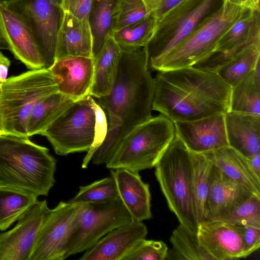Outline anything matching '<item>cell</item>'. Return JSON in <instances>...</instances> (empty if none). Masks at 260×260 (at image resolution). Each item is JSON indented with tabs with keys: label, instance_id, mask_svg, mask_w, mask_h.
I'll use <instances>...</instances> for the list:
<instances>
[{
	"label": "cell",
	"instance_id": "obj_1",
	"mask_svg": "<svg viewBox=\"0 0 260 260\" xmlns=\"http://www.w3.org/2000/svg\"><path fill=\"white\" fill-rule=\"evenodd\" d=\"M121 49L111 91L96 99L108 116L106 137L91 159L96 165L106 164L123 138L152 117L155 80L145 47Z\"/></svg>",
	"mask_w": 260,
	"mask_h": 260
},
{
	"label": "cell",
	"instance_id": "obj_2",
	"mask_svg": "<svg viewBox=\"0 0 260 260\" xmlns=\"http://www.w3.org/2000/svg\"><path fill=\"white\" fill-rule=\"evenodd\" d=\"M154 80L152 110L173 122L229 111L231 87L215 73L190 67L158 71Z\"/></svg>",
	"mask_w": 260,
	"mask_h": 260
},
{
	"label": "cell",
	"instance_id": "obj_3",
	"mask_svg": "<svg viewBox=\"0 0 260 260\" xmlns=\"http://www.w3.org/2000/svg\"><path fill=\"white\" fill-rule=\"evenodd\" d=\"M56 160L28 137L0 136V186L47 196L55 180Z\"/></svg>",
	"mask_w": 260,
	"mask_h": 260
},
{
	"label": "cell",
	"instance_id": "obj_4",
	"mask_svg": "<svg viewBox=\"0 0 260 260\" xmlns=\"http://www.w3.org/2000/svg\"><path fill=\"white\" fill-rule=\"evenodd\" d=\"M107 127L104 111L88 95L74 102L40 135L46 137L57 155L87 152L82 164L84 169L104 141Z\"/></svg>",
	"mask_w": 260,
	"mask_h": 260
},
{
	"label": "cell",
	"instance_id": "obj_5",
	"mask_svg": "<svg viewBox=\"0 0 260 260\" xmlns=\"http://www.w3.org/2000/svg\"><path fill=\"white\" fill-rule=\"evenodd\" d=\"M59 82V78L44 68L7 78L0 95V115L6 134L28 137L26 125L32 108L58 91Z\"/></svg>",
	"mask_w": 260,
	"mask_h": 260
},
{
	"label": "cell",
	"instance_id": "obj_6",
	"mask_svg": "<svg viewBox=\"0 0 260 260\" xmlns=\"http://www.w3.org/2000/svg\"><path fill=\"white\" fill-rule=\"evenodd\" d=\"M154 167L156 179L170 210L180 223L197 233L190 151L175 135Z\"/></svg>",
	"mask_w": 260,
	"mask_h": 260
},
{
	"label": "cell",
	"instance_id": "obj_7",
	"mask_svg": "<svg viewBox=\"0 0 260 260\" xmlns=\"http://www.w3.org/2000/svg\"><path fill=\"white\" fill-rule=\"evenodd\" d=\"M175 137L174 122L160 114L135 127L121 141L106 163L110 169L135 172L151 169Z\"/></svg>",
	"mask_w": 260,
	"mask_h": 260
},
{
	"label": "cell",
	"instance_id": "obj_8",
	"mask_svg": "<svg viewBox=\"0 0 260 260\" xmlns=\"http://www.w3.org/2000/svg\"><path fill=\"white\" fill-rule=\"evenodd\" d=\"M223 0H182L157 21L154 34L145 47L149 69L158 71L166 56Z\"/></svg>",
	"mask_w": 260,
	"mask_h": 260
},
{
	"label": "cell",
	"instance_id": "obj_9",
	"mask_svg": "<svg viewBox=\"0 0 260 260\" xmlns=\"http://www.w3.org/2000/svg\"><path fill=\"white\" fill-rule=\"evenodd\" d=\"M245 9L223 3L202 20L166 56L158 71L192 67L209 55L218 40Z\"/></svg>",
	"mask_w": 260,
	"mask_h": 260
},
{
	"label": "cell",
	"instance_id": "obj_10",
	"mask_svg": "<svg viewBox=\"0 0 260 260\" xmlns=\"http://www.w3.org/2000/svg\"><path fill=\"white\" fill-rule=\"evenodd\" d=\"M133 220L120 198L98 203H83L66 247L65 259L85 251L113 230Z\"/></svg>",
	"mask_w": 260,
	"mask_h": 260
},
{
	"label": "cell",
	"instance_id": "obj_11",
	"mask_svg": "<svg viewBox=\"0 0 260 260\" xmlns=\"http://www.w3.org/2000/svg\"><path fill=\"white\" fill-rule=\"evenodd\" d=\"M30 29L45 60L44 69L54 63L62 10L50 0H17L7 6Z\"/></svg>",
	"mask_w": 260,
	"mask_h": 260
},
{
	"label": "cell",
	"instance_id": "obj_12",
	"mask_svg": "<svg viewBox=\"0 0 260 260\" xmlns=\"http://www.w3.org/2000/svg\"><path fill=\"white\" fill-rule=\"evenodd\" d=\"M82 204L60 202L46 215L29 260L65 259L66 247Z\"/></svg>",
	"mask_w": 260,
	"mask_h": 260
},
{
	"label": "cell",
	"instance_id": "obj_13",
	"mask_svg": "<svg viewBox=\"0 0 260 260\" xmlns=\"http://www.w3.org/2000/svg\"><path fill=\"white\" fill-rule=\"evenodd\" d=\"M260 44V11L245 9L218 40L212 52L192 67L216 73L241 51Z\"/></svg>",
	"mask_w": 260,
	"mask_h": 260
},
{
	"label": "cell",
	"instance_id": "obj_14",
	"mask_svg": "<svg viewBox=\"0 0 260 260\" xmlns=\"http://www.w3.org/2000/svg\"><path fill=\"white\" fill-rule=\"evenodd\" d=\"M50 209L46 200L38 201L11 230L0 233V260H29L38 234Z\"/></svg>",
	"mask_w": 260,
	"mask_h": 260
},
{
	"label": "cell",
	"instance_id": "obj_15",
	"mask_svg": "<svg viewBox=\"0 0 260 260\" xmlns=\"http://www.w3.org/2000/svg\"><path fill=\"white\" fill-rule=\"evenodd\" d=\"M173 122L175 135L190 151L203 154L229 146L224 114Z\"/></svg>",
	"mask_w": 260,
	"mask_h": 260
},
{
	"label": "cell",
	"instance_id": "obj_16",
	"mask_svg": "<svg viewBox=\"0 0 260 260\" xmlns=\"http://www.w3.org/2000/svg\"><path fill=\"white\" fill-rule=\"evenodd\" d=\"M0 29L9 50L30 70L45 68V60L28 26L16 13L0 7Z\"/></svg>",
	"mask_w": 260,
	"mask_h": 260
},
{
	"label": "cell",
	"instance_id": "obj_17",
	"mask_svg": "<svg viewBox=\"0 0 260 260\" xmlns=\"http://www.w3.org/2000/svg\"><path fill=\"white\" fill-rule=\"evenodd\" d=\"M146 225L133 219L109 232L87 249L80 260H124L146 238Z\"/></svg>",
	"mask_w": 260,
	"mask_h": 260
},
{
	"label": "cell",
	"instance_id": "obj_18",
	"mask_svg": "<svg viewBox=\"0 0 260 260\" xmlns=\"http://www.w3.org/2000/svg\"><path fill=\"white\" fill-rule=\"evenodd\" d=\"M253 194L245 186L229 177L213 164L204 221L217 220Z\"/></svg>",
	"mask_w": 260,
	"mask_h": 260
},
{
	"label": "cell",
	"instance_id": "obj_19",
	"mask_svg": "<svg viewBox=\"0 0 260 260\" xmlns=\"http://www.w3.org/2000/svg\"><path fill=\"white\" fill-rule=\"evenodd\" d=\"M48 69L60 79L58 92L74 101L89 95L94 73L92 57H63L56 60Z\"/></svg>",
	"mask_w": 260,
	"mask_h": 260
},
{
	"label": "cell",
	"instance_id": "obj_20",
	"mask_svg": "<svg viewBox=\"0 0 260 260\" xmlns=\"http://www.w3.org/2000/svg\"><path fill=\"white\" fill-rule=\"evenodd\" d=\"M197 235L214 260L245 258L242 238L231 224L218 220L203 221L198 224Z\"/></svg>",
	"mask_w": 260,
	"mask_h": 260
},
{
	"label": "cell",
	"instance_id": "obj_21",
	"mask_svg": "<svg viewBox=\"0 0 260 260\" xmlns=\"http://www.w3.org/2000/svg\"><path fill=\"white\" fill-rule=\"evenodd\" d=\"M119 197L133 219L142 221L152 217L149 186L139 172L125 169H111Z\"/></svg>",
	"mask_w": 260,
	"mask_h": 260
},
{
	"label": "cell",
	"instance_id": "obj_22",
	"mask_svg": "<svg viewBox=\"0 0 260 260\" xmlns=\"http://www.w3.org/2000/svg\"><path fill=\"white\" fill-rule=\"evenodd\" d=\"M224 119L229 146L246 157L260 153V115L229 111Z\"/></svg>",
	"mask_w": 260,
	"mask_h": 260
},
{
	"label": "cell",
	"instance_id": "obj_23",
	"mask_svg": "<svg viewBox=\"0 0 260 260\" xmlns=\"http://www.w3.org/2000/svg\"><path fill=\"white\" fill-rule=\"evenodd\" d=\"M92 38L88 20L62 11L57 36L55 60L65 56L92 57Z\"/></svg>",
	"mask_w": 260,
	"mask_h": 260
},
{
	"label": "cell",
	"instance_id": "obj_24",
	"mask_svg": "<svg viewBox=\"0 0 260 260\" xmlns=\"http://www.w3.org/2000/svg\"><path fill=\"white\" fill-rule=\"evenodd\" d=\"M203 154L229 177L242 184L253 193L260 196V179L251 169L246 157L230 146Z\"/></svg>",
	"mask_w": 260,
	"mask_h": 260
},
{
	"label": "cell",
	"instance_id": "obj_25",
	"mask_svg": "<svg viewBox=\"0 0 260 260\" xmlns=\"http://www.w3.org/2000/svg\"><path fill=\"white\" fill-rule=\"evenodd\" d=\"M121 51V47L113 38L109 37L94 62L93 78L89 95L97 99L110 92Z\"/></svg>",
	"mask_w": 260,
	"mask_h": 260
},
{
	"label": "cell",
	"instance_id": "obj_26",
	"mask_svg": "<svg viewBox=\"0 0 260 260\" xmlns=\"http://www.w3.org/2000/svg\"><path fill=\"white\" fill-rule=\"evenodd\" d=\"M119 0H93L89 15L92 38V57L96 59L113 28Z\"/></svg>",
	"mask_w": 260,
	"mask_h": 260
},
{
	"label": "cell",
	"instance_id": "obj_27",
	"mask_svg": "<svg viewBox=\"0 0 260 260\" xmlns=\"http://www.w3.org/2000/svg\"><path fill=\"white\" fill-rule=\"evenodd\" d=\"M74 102L57 91L38 102L27 120V137L40 135Z\"/></svg>",
	"mask_w": 260,
	"mask_h": 260
},
{
	"label": "cell",
	"instance_id": "obj_28",
	"mask_svg": "<svg viewBox=\"0 0 260 260\" xmlns=\"http://www.w3.org/2000/svg\"><path fill=\"white\" fill-rule=\"evenodd\" d=\"M259 63L231 88L229 111L260 115Z\"/></svg>",
	"mask_w": 260,
	"mask_h": 260
},
{
	"label": "cell",
	"instance_id": "obj_29",
	"mask_svg": "<svg viewBox=\"0 0 260 260\" xmlns=\"http://www.w3.org/2000/svg\"><path fill=\"white\" fill-rule=\"evenodd\" d=\"M30 192L0 186V230L4 231L18 220L38 201Z\"/></svg>",
	"mask_w": 260,
	"mask_h": 260
},
{
	"label": "cell",
	"instance_id": "obj_30",
	"mask_svg": "<svg viewBox=\"0 0 260 260\" xmlns=\"http://www.w3.org/2000/svg\"><path fill=\"white\" fill-rule=\"evenodd\" d=\"M170 241L172 247L168 250L166 260H214L200 244L197 233L186 225L180 223Z\"/></svg>",
	"mask_w": 260,
	"mask_h": 260
},
{
	"label": "cell",
	"instance_id": "obj_31",
	"mask_svg": "<svg viewBox=\"0 0 260 260\" xmlns=\"http://www.w3.org/2000/svg\"><path fill=\"white\" fill-rule=\"evenodd\" d=\"M191 187L199 223L205 219L206 204L213 164L204 154L190 151Z\"/></svg>",
	"mask_w": 260,
	"mask_h": 260
},
{
	"label": "cell",
	"instance_id": "obj_32",
	"mask_svg": "<svg viewBox=\"0 0 260 260\" xmlns=\"http://www.w3.org/2000/svg\"><path fill=\"white\" fill-rule=\"evenodd\" d=\"M260 63V44L247 47L216 73L231 88L242 80Z\"/></svg>",
	"mask_w": 260,
	"mask_h": 260
},
{
	"label": "cell",
	"instance_id": "obj_33",
	"mask_svg": "<svg viewBox=\"0 0 260 260\" xmlns=\"http://www.w3.org/2000/svg\"><path fill=\"white\" fill-rule=\"evenodd\" d=\"M156 20L152 13L140 21L112 32V37L122 49L146 47L152 38Z\"/></svg>",
	"mask_w": 260,
	"mask_h": 260
},
{
	"label": "cell",
	"instance_id": "obj_34",
	"mask_svg": "<svg viewBox=\"0 0 260 260\" xmlns=\"http://www.w3.org/2000/svg\"><path fill=\"white\" fill-rule=\"evenodd\" d=\"M117 185L112 176L79 187L77 194L68 202L71 204L98 203L119 198Z\"/></svg>",
	"mask_w": 260,
	"mask_h": 260
},
{
	"label": "cell",
	"instance_id": "obj_35",
	"mask_svg": "<svg viewBox=\"0 0 260 260\" xmlns=\"http://www.w3.org/2000/svg\"><path fill=\"white\" fill-rule=\"evenodd\" d=\"M217 220L230 224L260 226V196L252 194Z\"/></svg>",
	"mask_w": 260,
	"mask_h": 260
},
{
	"label": "cell",
	"instance_id": "obj_36",
	"mask_svg": "<svg viewBox=\"0 0 260 260\" xmlns=\"http://www.w3.org/2000/svg\"><path fill=\"white\" fill-rule=\"evenodd\" d=\"M151 13L143 0H119L112 31L134 24Z\"/></svg>",
	"mask_w": 260,
	"mask_h": 260
},
{
	"label": "cell",
	"instance_id": "obj_37",
	"mask_svg": "<svg viewBox=\"0 0 260 260\" xmlns=\"http://www.w3.org/2000/svg\"><path fill=\"white\" fill-rule=\"evenodd\" d=\"M169 248L162 241H140L124 260H164Z\"/></svg>",
	"mask_w": 260,
	"mask_h": 260
},
{
	"label": "cell",
	"instance_id": "obj_38",
	"mask_svg": "<svg viewBox=\"0 0 260 260\" xmlns=\"http://www.w3.org/2000/svg\"><path fill=\"white\" fill-rule=\"evenodd\" d=\"M231 225L239 233L242 238L245 257L259 249L260 247V226Z\"/></svg>",
	"mask_w": 260,
	"mask_h": 260
},
{
	"label": "cell",
	"instance_id": "obj_39",
	"mask_svg": "<svg viewBox=\"0 0 260 260\" xmlns=\"http://www.w3.org/2000/svg\"><path fill=\"white\" fill-rule=\"evenodd\" d=\"M93 0H63L61 8L80 20H88Z\"/></svg>",
	"mask_w": 260,
	"mask_h": 260
},
{
	"label": "cell",
	"instance_id": "obj_40",
	"mask_svg": "<svg viewBox=\"0 0 260 260\" xmlns=\"http://www.w3.org/2000/svg\"><path fill=\"white\" fill-rule=\"evenodd\" d=\"M260 0H223V3L238 6L242 9L260 11Z\"/></svg>",
	"mask_w": 260,
	"mask_h": 260
},
{
	"label": "cell",
	"instance_id": "obj_41",
	"mask_svg": "<svg viewBox=\"0 0 260 260\" xmlns=\"http://www.w3.org/2000/svg\"><path fill=\"white\" fill-rule=\"evenodd\" d=\"M10 65L9 59L0 51V95L2 86L8 78Z\"/></svg>",
	"mask_w": 260,
	"mask_h": 260
},
{
	"label": "cell",
	"instance_id": "obj_42",
	"mask_svg": "<svg viewBox=\"0 0 260 260\" xmlns=\"http://www.w3.org/2000/svg\"><path fill=\"white\" fill-rule=\"evenodd\" d=\"M246 158L254 174L260 179V153L246 157Z\"/></svg>",
	"mask_w": 260,
	"mask_h": 260
},
{
	"label": "cell",
	"instance_id": "obj_43",
	"mask_svg": "<svg viewBox=\"0 0 260 260\" xmlns=\"http://www.w3.org/2000/svg\"><path fill=\"white\" fill-rule=\"evenodd\" d=\"M1 49L9 50V46L0 29V50Z\"/></svg>",
	"mask_w": 260,
	"mask_h": 260
},
{
	"label": "cell",
	"instance_id": "obj_44",
	"mask_svg": "<svg viewBox=\"0 0 260 260\" xmlns=\"http://www.w3.org/2000/svg\"><path fill=\"white\" fill-rule=\"evenodd\" d=\"M17 0H0V7H7Z\"/></svg>",
	"mask_w": 260,
	"mask_h": 260
},
{
	"label": "cell",
	"instance_id": "obj_45",
	"mask_svg": "<svg viewBox=\"0 0 260 260\" xmlns=\"http://www.w3.org/2000/svg\"><path fill=\"white\" fill-rule=\"evenodd\" d=\"M6 134L2 117L0 115V136Z\"/></svg>",
	"mask_w": 260,
	"mask_h": 260
},
{
	"label": "cell",
	"instance_id": "obj_46",
	"mask_svg": "<svg viewBox=\"0 0 260 260\" xmlns=\"http://www.w3.org/2000/svg\"><path fill=\"white\" fill-rule=\"evenodd\" d=\"M50 1L55 6L61 8L63 0H50Z\"/></svg>",
	"mask_w": 260,
	"mask_h": 260
}]
</instances>
